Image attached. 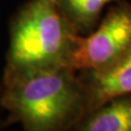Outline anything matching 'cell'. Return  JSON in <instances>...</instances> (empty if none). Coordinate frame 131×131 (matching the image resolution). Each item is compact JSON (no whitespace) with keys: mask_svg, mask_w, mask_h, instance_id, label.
<instances>
[{"mask_svg":"<svg viewBox=\"0 0 131 131\" xmlns=\"http://www.w3.org/2000/svg\"><path fill=\"white\" fill-rule=\"evenodd\" d=\"M0 106L7 124L19 122L27 131L74 129L88 115L84 84L67 66L2 83Z\"/></svg>","mask_w":131,"mask_h":131,"instance_id":"obj_1","label":"cell"},{"mask_svg":"<svg viewBox=\"0 0 131 131\" xmlns=\"http://www.w3.org/2000/svg\"><path fill=\"white\" fill-rule=\"evenodd\" d=\"M56 0H29L10 24V43L2 83L67 66L75 37Z\"/></svg>","mask_w":131,"mask_h":131,"instance_id":"obj_2","label":"cell"},{"mask_svg":"<svg viewBox=\"0 0 131 131\" xmlns=\"http://www.w3.org/2000/svg\"><path fill=\"white\" fill-rule=\"evenodd\" d=\"M131 51V3L118 0L109 9L93 31L78 34L67 67L76 72L100 70Z\"/></svg>","mask_w":131,"mask_h":131,"instance_id":"obj_3","label":"cell"},{"mask_svg":"<svg viewBox=\"0 0 131 131\" xmlns=\"http://www.w3.org/2000/svg\"><path fill=\"white\" fill-rule=\"evenodd\" d=\"M78 73L85 88L89 115L109 100L131 92V51L106 68Z\"/></svg>","mask_w":131,"mask_h":131,"instance_id":"obj_4","label":"cell"},{"mask_svg":"<svg viewBox=\"0 0 131 131\" xmlns=\"http://www.w3.org/2000/svg\"><path fill=\"white\" fill-rule=\"evenodd\" d=\"M79 131H131V92L109 100L78 123Z\"/></svg>","mask_w":131,"mask_h":131,"instance_id":"obj_5","label":"cell"},{"mask_svg":"<svg viewBox=\"0 0 131 131\" xmlns=\"http://www.w3.org/2000/svg\"><path fill=\"white\" fill-rule=\"evenodd\" d=\"M117 1L118 0H56L61 13L80 35L92 32L101 20L105 7Z\"/></svg>","mask_w":131,"mask_h":131,"instance_id":"obj_6","label":"cell"},{"mask_svg":"<svg viewBox=\"0 0 131 131\" xmlns=\"http://www.w3.org/2000/svg\"><path fill=\"white\" fill-rule=\"evenodd\" d=\"M1 89H2V86H1V88H0V92H1Z\"/></svg>","mask_w":131,"mask_h":131,"instance_id":"obj_7","label":"cell"}]
</instances>
